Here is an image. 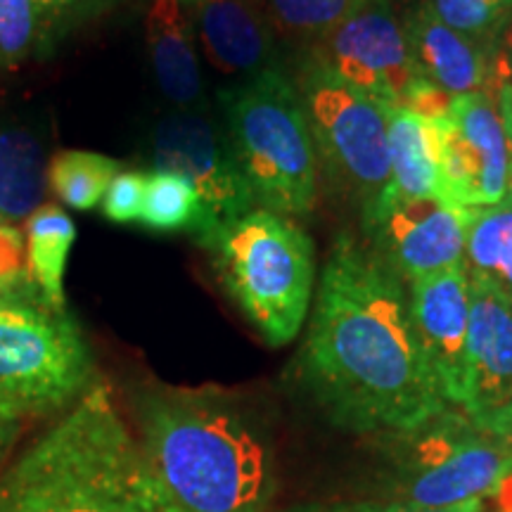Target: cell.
Here are the masks:
<instances>
[{
    "label": "cell",
    "mask_w": 512,
    "mask_h": 512,
    "mask_svg": "<svg viewBox=\"0 0 512 512\" xmlns=\"http://www.w3.org/2000/svg\"><path fill=\"white\" fill-rule=\"evenodd\" d=\"M294 368L306 396L344 432L387 437L448 408L422 354L408 285L347 233L325 259Z\"/></svg>",
    "instance_id": "1"
},
{
    "label": "cell",
    "mask_w": 512,
    "mask_h": 512,
    "mask_svg": "<svg viewBox=\"0 0 512 512\" xmlns=\"http://www.w3.org/2000/svg\"><path fill=\"white\" fill-rule=\"evenodd\" d=\"M133 411L140 451L174 512H271V434L242 396L145 382Z\"/></svg>",
    "instance_id": "2"
},
{
    "label": "cell",
    "mask_w": 512,
    "mask_h": 512,
    "mask_svg": "<svg viewBox=\"0 0 512 512\" xmlns=\"http://www.w3.org/2000/svg\"><path fill=\"white\" fill-rule=\"evenodd\" d=\"M0 512H174L105 382L0 475Z\"/></svg>",
    "instance_id": "3"
},
{
    "label": "cell",
    "mask_w": 512,
    "mask_h": 512,
    "mask_svg": "<svg viewBox=\"0 0 512 512\" xmlns=\"http://www.w3.org/2000/svg\"><path fill=\"white\" fill-rule=\"evenodd\" d=\"M221 126L254 204L304 219L318 202V159L302 95L285 67L216 93Z\"/></svg>",
    "instance_id": "4"
},
{
    "label": "cell",
    "mask_w": 512,
    "mask_h": 512,
    "mask_svg": "<svg viewBox=\"0 0 512 512\" xmlns=\"http://www.w3.org/2000/svg\"><path fill=\"white\" fill-rule=\"evenodd\" d=\"M202 247L223 292L268 347L297 339L316 294V247L297 221L254 207Z\"/></svg>",
    "instance_id": "5"
},
{
    "label": "cell",
    "mask_w": 512,
    "mask_h": 512,
    "mask_svg": "<svg viewBox=\"0 0 512 512\" xmlns=\"http://www.w3.org/2000/svg\"><path fill=\"white\" fill-rule=\"evenodd\" d=\"M510 470V441L482 432L448 406L413 430L382 437L377 491L382 501L453 508L494 494Z\"/></svg>",
    "instance_id": "6"
},
{
    "label": "cell",
    "mask_w": 512,
    "mask_h": 512,
    "mask_svg": "<svg viewBox=\"0 0 512 512\" xmlns=\"http://www.w3.org/2000/svg\"><path fill=\"white\" fill-rule=\"evenodd\" d=\"M95 380V356L69 309L41 294L0 297V408L17 418L69 411Z\"/></svg>",
    "instance_id": "7"
},
{
    "label": "cell",
    "mask_w": 512,
    "mask_h": 512,
    "mask_svg": "<svg viewBox=\"0 0 512 512\" xmlns=\"http://www.w3.org/2000/svg\"><path fill=\"white\" fill-rule=\"evenodd\" d=\"M292 79L309 119L318 176L335 195L356 204L366 221L392 181L384 105L306 53Z\"/></svg>",
    "instance_id": "8"
},
{
    "label": "cell",
    "mask_w": 512,
    "mask_h": 512,
    "mask_svg": "<svg viewBox=\"0 0 512 512\" xmlns=\"http://www.w3.org/2000/svg\"><path fill=\"white\" fill-rule=\"evenodd\" d=\"M441 200L465 209L494 207L510 195L512 147L498 100L479 93L458 95L439 121Z\"/></svg>",
    "instance_id": "9"
},
{
    "label": "cell",
    "mask_w": 512,
    "mask_h": 512,
    "mask_svg": "<svg viewBox=\"0 0 512 512\" xmlns=\"http://www.w3.org/2000/svg\"><path fill=\"white\" fill-rule=\"evenodd\" d=\"M147 162L150 171H169L195 185L216 228L256 207L221 121L209 110L166 112L147 140Z\"/></svg>",
    "instance_id": "10"
},
{
    "label": "cell",
    "mask_w": 512,
    "mask_h": 512,
    "mask_svg": "<svg viewBox=\"0 0 512 512\" xmlns=\"http://www.w3.org/2000/svg\"><path fill=\"white\" fill-rule=\"evenodd\" d=\"M302 53L382 105H401L418 79L403 24L389 0L370 3Z\"/></svg>",
    "instance_id": "11"
},
{
    "label": "cell",
    "mask_w": 512,
    "mask_h": 512,
    "mask_svg": "<svg viewBox=\"0 0 512 512\" xmlns=\"http://www.w3.org/2000/svg\"><path fill=\"white\" fill-rule=\"evenodd\" d=\"M470 209L439 197L406 200L368 223L370 249L406 285L465 261Z\"/></svg>",
    "instance_id": "12"
},
{
    "label": "cell",
    "mask_w": 512,
    "mask_h": 512,
    "mask_svg": "<svg viewBox=\"0 0 512 512\" xmlns=\"http://www.w3.org/2000/svg\"><path fill=\"white\" fill-rule=\"evenodd\" d=\"M470 380L463 413L479 430L512 444V302L470 278Z\"/></svg>",
    "instance_id": "13"
},
{
    "label": "cell",
    "mask_w": 512,
    "mask_h": 512,
    "mask_svg": "<svg viewBox=\"0 0 512 512\" xmlns=\"http://www.w3.org/2000/svg\"><path fill=\"white\" fill-rule=\"evenodd\" d=\"M422 354L448 406L463 411L470 380V283L465 261L408 285Z\"/></svg>",
    "instance_id": "14"
},
{
    "label": "cell",
    "mask_w": 512,
    "mask_h": 512,
    "mask_svg": "<svg viewBox=\"0 0 512 512\" xmlns=\"http://www.w3.org/2000/svg\"><path fill=\"white\" fill-rule=\"evenodd\" d=\"M197 48L219 74L249 79L283 67V46L256 0H183Z\"/></svg>",
    "instance_id": "15"
},
{
    "label": "cell",
    "mask_w": 512,
    "mask_h": 512,
    "mask_svg": "<svg viewBox=\"0 0 512 512\" xmlns=\"http://www.w3.org/2000/svg\"><path fill=\"white\" fill-rule=\"evenodd\" d=\"M145 46L162 98L174 110H209L195 29L183 0H150Z\"/></svg>",
    "instance_id": "16"
},
{
    "label": "cell",
    "mask_w": 512,
    "mask_h": 512,
    "mask_svg": "<svg viewBox=\"0 0 512 512\" xmlns=\"http://www.w3.org/2000/svg\"><path fill=\"white\" fill-rule=\"evenodd\" d=\"M403 34L420 79L434 83L453 98L484 91V48L441 22L427 0H422L403 19Z\"/></svg>",
    "instance_id": "17"
},
{
    "label": "cell",
    "mask_w": 512,
    "mask_h": 512,
    "mask_svg": "<svg viewBox=\"0 0 512 512\" xmlns=\"http://www.w3.org/2000/svg\"><path fill=\"white\" fill-rule=\"evenodd\" d=\"M384 112H387L392 181L363 226H368L399 202L425 200V197L441 200V147L437 126L399 105H384Z\"/></svg>",
    "instance_id": "18"
},
{
    "label": "cell",
    "mask_w": 512,
    "mask_h": 512,
    "mask_svg": "<svg viewBox=\"0 0 512 512\" xmlns=\"http://www.w3.org/2000/svg\"><path fill=\"white\" fill-rule=\"evenodd\" d=\"M48 162L34 131L0 124V216L24 223L46 200Z\"/></svg>",
    "instance_id": "19"
},
{
    "label": "cell",
    "mask_w": 512,
    "mask_h": 512,
    "mask_svg": "<svg viewBox=\"0 0 512 512\" xmlns=\"http://www.w3.org/2000/svg\"><path fill=\"white\" fill-rule=\"evenodd\" d=\"M24 240H27L29 273L41 297L57 309H67L64 271L76 242L72 216L60 204H41L24 221Z\"/></svg>",
    "instance_id": "20"
},
{
    "label": "cell",
    "mask_w": 512,
    "mask_h": 512,
    "mask_svg": "<svg viewBox=\"0 0 512 512\" xmlns=\"http://www.w3.org/2000/svg\"><path fill=\"white\" fill-rule=\"evenodd\" d=\"M465 271L512 302V195L494 207L470 209Z\"/></svg>",
    "instance_id": "21"
},
{
    "label": "cell",
    "mask_w": 512,
    "mask_h": 512,
    "mask_svg": "<svg viewBox=\"0 0 512 512\" xmlns=\"http://www.w3.org/2000/svg\"><path fill=\"white\" fill-rule=\"evenodd\" d=\"M140 226L152 233H190L200 247L219 230L209 219L195 185L169 171H147Z\"/></svg>",
    "instance_id": "22"
},
{
    "label": "cell",
    "mask_w": 512,
    "mask_h": 512,
    "mask_svg": "<svg viewBox=\"0 0 512 512\" xmlns=\"http://www.w3.org/2000/svg\"><path fill=\"white\" fill-rule=\"evenodd\" d=\"M256 3L264 10L280 46H294L302 53L361 12L370 0H256Z\"/></svg>",
    "instance_id": "23"
},
{
    "label": "cell",
    "mask_w": 512,
    "mask_h": 512,
    "mask_svg": "<svg viewBox=\"0 0 512 512\" xmlns=\"http://www.w3.org/2000/svg\"><path fill=\"white\" fill-rule=\"evenodd\" d=\"M119 159L88 150H62L48 162V185L69 209L100 207L110 183L121 174Z\"/></svg>",
    "instance_id": "24"
},
{
    "label": "cell",
    "mask_w": 512,
    "mask_h": 512,
    "mask_svg": "<svg viewBox=\"0 0 512 512\" xmlns=\"http://www.w3.org/2000/svg\"><path fill=\"white\" fill-rule=\"evenodd\" d=\"M38 10V55L36 60H50L64 43L88 24L98 22L124 0H34Z\"/></svg>",
    "instance_id": "25"
},
{
    "label": "cell",
    "mask_w": 512,
    "mask_h": 512,
    "mask_svg": "<svg viewBox=\"0 0 512 512\" xmlns=\"http://www.w3.org/2000/svg\"><path fill=\"white\" fill-rule=\"evenodd\" d=\"M38 10L34 0H0V72H10L38 55Z\"/></svg>",
    "instance_id": "26"
},
{
    "label": "cell",
    "mask_w": 512,
    "mask_h": 512,
    "mask_svg": "<svg viewBox=\"0 0 512 512\" xmlns=\"http://www.w3.org/2000/svg\"><path fill=\"white\" fill-rule=\"evenodd\" d=\"M427 5L441 22L479 46H484L512 10V0H427Z\"/></svg>",
    "instance_id": "27"
},
{
    "label": "cell",
    "mask_w": 512,
    "mask_h": 512,
    "mask_svg": "<svg viewBox=\"0 0 512 512\" xmlns=\"http://www.w3.org/2000/svg\"><path fill=\"white\" fill-rule=\"evenodd\" d=\"M8 294H41L27 264L24 230L0 216V297Z\"/></svg>",
    "instance_id": "28"
},
{
    "label": "cell",
    "mask_w": 512,
    "mask_h": 512,
    "mask_svg": "<svg viewBox=\"0 0 512 512\" xmlns=\"http://www.w3.org/2000/svg\"><path fill=\"white\" fill-rule=\"evenodd\" d=\"M145 171H121L110 183L105 197H102L100 209L107 221L119 223V226H131L143 219L145 207Z\"/></svg>",
    "instance_id": "29"
},
{
    "label": "cell",
    "mask_w": 512,
    "mask_h": 512,
    "mask_svg": "<svg viewBox=\"0 0 512 512\" xmlns=\"http://www.w3.org/2000/svg\"><path fill=\"white\" fill-rule=\"evenodd\" d=\"M486 86L484 93L498 100L505 86H512V10L484 43Z\"/></svg>",
    "instance_id": "30"
},
{
    "label": "cell",
    "mask_w": 512,
    "mask_h": 512,
    "mask_svg": "<svg viewBox=\"0 0 512 512\" xmlns=\"http://www.w3.org/2000/svg\"><path fill=\"white\" fill-rule=\"evenodd\" d=\"M484 498H472L453 508H415V505L394 503V501H318V503H302L280 512H482Z\"/></svg>",
    "instance_id": "31"
},
{
    "label": "cell",
    "mask_w": 512,
    "mask_h": 512,
    "mask_svg": "<svg viewBox=\"0 0 512 512\" xmlns=\"http://www.w3.org/2000/svg\"><path fill=\"white\" fill-rule=\"evenodd\" d=\"M19 430H22V418H17L15 413L0 408V460H3L5 453H8L12 444H15Z\"/></svg>",
    "instance_id": "32"
},
{
    "label": "cell",
    "mask_w": 512,
    "mask_h": 512,
    "mask_svg": "<svg viewBox=\"0 0 512 512\" xmlns=\"http://www.w3.org/2000/svg\"><path fill=\"white\" fill-rule=\"evenodd\" d=\"M498 110H501L505 131H508V140L512 147V86H505L501 93H498Z\"/></svg>",
    "instance_id": "33"
},
{
    "label": "cell",
    "mask_w": 512,
    "mask_h": 512,
    "mask_svg": "<svg viewBox=\"0 0 512 512\" xmlns=\"http://www.w3.org/2000/svg\"><path fill=\"white\" fill-rule=\"evenodd\" d=\"M494 494L498 501V510L512 512V470L501 479V482H498Z\"/></svg>",
    "instance_id": "34"
},
{
    "label": "cell",
    "mask_w": 512,
    "mask_h": 512,
    "mask_svg": "<svg viewBox=\"0 0 512 512\" xmlns=\"http://www.w3.org/2000/svg\"><path fill=\"white\" fill-rule=\"evenodd\" d=\"M510 195H512V185H510Z\"/></svg>",
    "instance_id": "35"
}]
</instances>
